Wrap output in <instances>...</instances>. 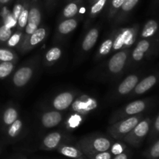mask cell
<instances>
[{
    "instance_id": "1",
    "label": "cell",
    "mask_w": 159,
    "mask_h": 159,
    "mask_svg": "<svg viewBox=\"0 0 159 159\" xmlns=\"http://www.w3.org/2000/svg\"><path fill=\"white\" fill-rule=\"evenodd\" d=\"M159 53V36L149 39H140L131 49L127 68L140 65L156 57Z\"/></svg>"
},
{
    "instance_id": "2",
    "label": "cell",
    "mask_w": 159,
    "mask_h": 159,
    "mask_svg": "<svg viewBox=\"0 0 159 159\" xmlns=\"http://www.w3.org/2000/svg\"><path fill=\"white\" fill-rule=\"evenodd\" d=\"M130 51L131 48H124L113 53L96 74L104 79H116L120 76L127 68Z\"/></svg>"
},
{
    "instance_id": "3",
    "label": "cell",
    "mask_w": 159,
    "mask_h": 159,
    "mask_svg": "<svg viewBox=\"0 0 159 159\" xmlns=\"http://www.w3.org/2000/svg\"><path fill=\"white\" fill-rule=\"evenodd\" d=\"M113 143V140L109 137L101 134H91L81 138L76 146L82 151L85 157H89L96 153L109 151Z\"/></svg>"
},
{
    "instance_id": "4",
    "label": "cell",
    "mask_w": 159,
    "mask_h": 159,
    "mask_svg": "<svg viewBox=\"0 0 159 159\" xmlns=\"http://www.w3.org/2000/svg\"><path fill=\"white\" fill-rule=\"evenodd\" d=\"M153 105H155V99L152 98L132 101L127 105L118 109L112 114L110 119V124H113L120 120L143 113V112L148 110Z\"/></svg>"
},
{
    "instance_id": "5",
    "label": "cell",
    "mask_w": 159,
    "mask_h": 159,
    "mask_svg": "<svg viewBox=\"0 0 159 159\" xmlns=\"http://www.w3.org/2000/svg\"><path fill=\"white\" fill-rule=\"evenodd\" d=\"M40 55H37L23 64L14 73L12 83L16 88H23L34 78L40 65Z\"/></svg>"
},
{
    "instance_id": "6",
    "label": "cell",
    "mask_w": 159,
    "mask_h": 159,
    "mask_svg": "<svg viewBox=\"0 0 159 159\" xmlns=\"http://www.w3.org/2000/svg\"><path fill=\"white\" fill-rule=\"evenodd\" d=\"M144 117V114L140 113V114L116 121L110 124V126L107 129V133L110 138L118 140V141H122L123 138L126 135L128 134L133 130L134 127Z\"/></svg>"
},
{
    "instance_id": "7",
    "label": "cell",
    "mask_w": 159,
    "mask_h": 159,
    "mask_svg": "<svg viewBox=\"0 0 159 159\" xmlns=\"http://www.w3.org/2000/svg\"><path fill=\"white\" fill-rule=\"evenodd\" d=\"M139 32L140 26L138 24L116 30L112 52L115 53L124 48H131L138 39Z\"/></svg>"
},
{
    "instance_id": "8",
    "label": "cell",
    "mask_w": 159,
    "mask_h": 159,
    "mask_svg": "<svg viewBox=\"0 0 159 159\" xmlns=\"http://www.w3.org/2000/svg\"><path fill=\"white\" fill-rule=\"evenodd\" d=\"M152 121L153 118L144 117L128 134L123 138L122 141L133 148H140L148 135Z\"/></svg>"
},
{
    "instance_id": "9",
    "label": "cell",
    "mask_w": 159,
    "mask_h": 159,
    "mask_svg": "<svg viewBox=\"0 0 159 159\" xmlns=\"http://www.w3.org/2000/svg\"><path fill=\"white\" fill-rule=\"evenodd\" d=\"M41 9H40L38 2L37 0H31L30 3L28 22L26 27L23 30L22 40L34 34L40 27V25L41 23Z\"/></svg>"
},
{
    "instance_id": "10",
    "label": "cell",
    "mask_w": 159,
    "mask_h": 159,
    "mask_svg": "<svg viewBox=\"0 0 159 159\" xmlns=\"http://www.w3.org/2000/svg\"><path fill=\"white\" fill-rule=\"evenodd\" d=\"M98 107H99V102L97 99L88 95H82L75 98L69 108L73 113L85 116L93 110H96Z\"/></svg>"
},
{
    "instance_id": "11",
    "label": "cell",
    "mask_w": 159,
    "mask_h": 159,
    "mask_svg": "<svg viewBox=\"0 0 159 159\" xmlns=\"http://www.w3.org/2000/svg\"><path fill=\"white\" fill-rule=\"evenodd\" d=\"M48 35V30L44 26H40L34 34L21 40L18 46L19 51L21 54L30 52L38 44L43 41Z\"/></svg>"
},
{
    "instance_id": "12",
    "label": "cell",
    "mask_w": 159,
    "mask_h": 159,
    "mask_svg": "<svg viewBox=\"0 0 159 159\" xmlns=\"http://www.w3.org/2000/svg\"><path fill=\"white\" fill-rule=\"evenodd\" d=\"M142 75V73H134V74H130L127 75L125 79H124V80H122L118 84L116 88L113 91V99H116L118 98L129 96L135 88L137 84L141 79Z\"/></svg>"
},
{
    "instance_id": "13",
    "label": "cell",
    "mask_w": 159,
    "mask_h": 159,
    "mask_svg": "<svg viewBox=\"0 0 159 159\" xmlns=\"http://www.w3.org/2000/svg\"><path fill=\"white\" fill-rule=\"evenodd\" d=\"M158 83H159V70L142 78L137 84L132 93L129 95V97L134 98L141 96L152 89Z\"/></svg>"
},
{
    "instance_id": "14",
    "label": "cell",
    "mask_w": 159,
    "mask_h": 159,
    "mask_svg": "<svg viewBox=\"0 0 159 159\" xmlns=\"http://www.w3.org/2000/svg\"><path fill=\"white\" fill-rule=\"evenodd\" d=\"M68 138L61 131H53L48 134L42 139L40 144V148L44 151H54L57 148L59 145L66 143Z\"/></svg>"
},
{
    "instance_id": "15",
    "label": "cell",
    "mask_w": 159,
    "mask_h": 159,
    "mask_svg": "<svg viewBox=\"0 0 159 159\" xmlns=\"http://www.w3.org/2000/svg\"><path fill=\"white\" fill-rule=\"evenodd\" d=\"M77 96L78 93L75 91L62 92L53 98L51 105L54 110L65 111L71 107Z\"/></svg>"
},
{
    "instance_id": "16",
    "label": "cell",
    "mask_w": 159,
    "mask_h": 159,
    "mask_svg": "<svg viewBox=\"0 0 159 159\" xmlns=\"http://www.w3.org/2000/svg\"><path fill=\"white\" fill-rule=\"evenodd\" d=\"M40 120V124L44 128H54L62 122L63 114L58 110H50L42 113Z\"/></svg>"
},
{
    "instance_id": "17",
    "label": "cell",
    "mask_w": 159,
    "mask_h": 159,
    "mask_svg": "<svg viewBox=\"0 0 159 159\" xmlns=\"http://www.w3.org/2000/svg\"><path fill=\"white\" fill-rule=\"evenodd\" d=\"M99 32H100L99 26H95L86 33L81 44V49L84 53L89 52L93 49L99 38Z\"/></svg>"
},
{
    "instance_id": "18",
    "label": "cell",
    "mask_w": 159,
    "mask_h": 159,
    "mask_svg": "<svg viewBox=\"0 0 159 159\" xmlns=\"http://www.w3.org/2000/svg\"><path fill=\"white\" fill-rule=\"evenodd\" d=\"M79 18H70L61 20L57 28V37L58 38H62L69 35L77 28L79 25Z\"/></svg>"
},
{
    "instance_id": "19",
    "label": "cell",
    "mask_w": 159,
    "mask_h": 159,
    "mask_svg": "<svg viewBox=\"0 0 159 159\" xmlns=\"http://www.w3.org/2000/svg\"><path fill=\"white\" fill-rule=\"evenodd\" d=\"M140 39H149L159 36V20L152 19L144 23L139 33Z\"/></svg>"
},
{
    "instance_id": "20",
    "label": "cell",
    "mask_w": 159,
    "mask_h": 159,
    "mask_svg": "<svg viewBox=\"0 0 159 159\" xmlns=\"http://www.w3.org/2000/svg\"><path fill=\"white\" fill-rule=\"evenodd\" d=\"M116 30H113L107 38L104 40V41L99 46V49L96 51L95 54V61H99L105 57L106 56L108 55L109 54L112 53V49H113V41H114L115 36H116Z\"/></svg>"
},
{
    "instance_id": "21",
    "label": "cell",
    "mask_w": 159,
    "mask_h": 159,
    "mask_svg": "<svg viewBox=\"0 0 159 159\" xmlns=\"http://www.w3.org/2000/svg\"><path fill=\"white\" fill-rule=\"evenodd\" d=\"M139 1L140 0H124V2L123 3L122 6L115 16V24L117 25L122 23L124 21V20L127 18V16L129 15V13L138 5Z\"/></svg>"
},
{
    "instance_id": "22",
    "label": "cell",
    "mask_w": 159,
    "mask_h": 159,
    "mask_svg": "<svg viewBox=\"0 0 159 159\" xmlns=\"http://www.w3.org/2000/svg\"><path fill=\"white\" fill-rule=\"evenodd\" d=\"M56 151L61 155L73 159L79 158L84 155L82 151L77 146L71 145V144H68L67 143H63L61 145H59L57 148L56 149Z\"/></svg>"
},
{
    "instance_id": "23",
    "label": "cell",
    "mask_w": 159,
    "mask_h": 159,
    "mask_svg": "<svg viewBox=\"0 0 159 159\" xmlns=\"http://www.w3.org/2000/svg\"><path fill=\"white\" fill-rule=\"evenodd\" d=\"M81 9H82V0H73L64 8L61 20H64L66 19L74 18L78 15L79 12H80Z\"/></svg>"
},
{
    "instance_id": "24",
    "label": "cell",
    "mask_w": 159,
    "mask_h": 159,
    "mask_svg": "<svg viewBox=\"0 0 159 159\" xmlns=\"http://www.w3.org/2000/svg\"><path fill=\"white\" fill-rule=\"evenodd\" d=\"M62 56V49L59 47H52L50 48L44 55V65L51 66L55 64Z\"/></svg>"
},
{
    "instance_id": "25",
    "label": "cell",
    "mask_w": 159,
    "mask_h": 159,
    "mask_svg": "<svg viewBox=\"0 0 159 159\" xmlns=\"http://www.w3.org/2000/svg\"><path fill=\"white\" fill-rule=\"evenodd\" d=\"M30 2H25L24 7L23 11L20 13L16 23L17 30L23 31L24 28L26 27L28 22V16H29V10H30Z\"/></svg>"
},
{
    "instance_id": "26",
    "label": "cell",
    "mask_w": 159,
    "mask_h": 159,
    "mask_svg": "<svg viewBox=\"0 0 159 159\" xmlns=\"http://www.w3.org/2000/svg\"><path fill=\"white\" fill-rule=\"evenodd\" d=\"M23 129V122L22 120L17 119L16 120L14 121L11 125L9 126L7 133L9 138L11 139H16L21 134Z\"/></svg>"
},
{
    "instance_id": "27",
    "label": "cell",
    "mask_w": 159,
    "mask_h": 159,
    "mask_svg": "<svg viewBox=\"0 0 159 159\" xmlns=\"http://www.w3.org/2000/svg\"><path fill=\"white\" fill-rule=\"evenodd\" d=\"M107 2V0H97L93 3L91 8H90L89 13V20L87 21V24H89L92 20L96 18V16L103 9Z\"/></svg>"
},
{
    "instance_id": "28",
    "label": "cell",
    "mask_w": 159,
    "mask_h": 159,
    "mask_svg": "<svg viewBox=\"0 0 159 159\" xmlns=\"http://www.w3.org/2000/svg\"><path fill=\"white\" fill-rule=\"evenodd\" d=\"M143 156L147 159H159V138L144 151Z\"/></svg>"
},
{
    "instance_id": "29",
    "label": "cell",
    "mask_w": 159,
    "mask_h": 159,
    "mask_svg": "<svg viewBox=\"0 0 159 159\" xmlns=\"http://www.w3.org/2000/svg\"><path fill=\"white\" fill-rule=\"evenodd\" d=\"M159 138V113L155 119H153L152 126H151L150 131L148 135V142L152 144L157 138Z\"/></svg>"
},
{
    "instance_id": "30",
    "label": "cell",
    "mask_w": 159,
    "mask_h": 159,
    "mask_svg": "<svg viewBox=\"0 0 159 159\" xmlns=\"http://www.w3.org/2000/svg\"><path fill=\"white\" fill-rule=\"evenodd\" d=\"M19 118V113L14 107H9L3 113V122L6 125L9 126Z\"/></svg>"
},
{
    "instance_id": "31",
    "label": "cell",
    "mask_w": 159,
    "mask_h": 159,
    "mask_svg": "<svg viewBox=\"0 0 159 159\" xmlns=\"http://www.w3.org/2000/svg\"><path fill=\"white\" fill-rule=\"evenodd\" d=\"M82 120H83V119H82V115L79 114V113H73V114L71 115L67 119L66 122H65V126H66L67 129H68V130H75V129L79 127V125L82 124Z\"/></svg>"
},
{
    "instance_id": "32",
    "label": "cell",
    "mask_w": 159,
    "mask_h": 159,
    "mask_svg": "<svg viewBox=\"0 0 159 159\" xmlns=\"http://www.w3.org/2000/svg\"><path fill=\"white\" fill-rule=\"evenodd\" d=\"M16 62L2 61L0 62V79H4L9 76L15 68Z\"/></svg>"
},
{
    "instance_id": "33",
    "label": "cell",
    "mask_w": 159,
    "mask_h": 159,
    "mask_svg": "<svg viewBox=\"0 0 159 159\" xmlns=\"http://www.w3.org/2000/svg\"><path fill=\"white\" fill-rule=\"evenodd\" d=\"M18 60L16 54L10 49L0 48V62L2 61H14Z\"/></svg>"
},
{
    "instance_id": "34",
    "label": "cell",
    "mask_w": 159,
    "mask_h": 159,
    "mask_svg": "<svg viewBox=\"0 0 159 159\" xmlns=\"http://www.w3.org/2000/svg\"><path fill=\"white\" fill-rule=\"evenodd\" d=\"M124 2V0H111L110 9H109L108 11L109 19L112 20V19L115 18L118 11L120 10V9Z\"/></svg>"
},
{
    "instance_id": "35",
    "label": "cell",
    "mask_w": 159,
    "mask_h": 159,
    "mask_svg": "<svg viewBox=\"0 0 159 159\" xmlns=\"http://www.w3.org/2000/svg\"><path fill=\"white\" fill-rule=\"evenodd\" d=\"M126 149H127L126 143H124L123 141H116V142H113L112 144L111 147L110 148V152H111L113 156H115V155H117L123 153Z\"/></svg>"
},
{
    "instance_id": "36",
    "label": "cell",
    "mask_w": 159,
    "mask_h": 159,
    "mask_svg": "<svg viewBox=\"0 0 159 159\" xmlns=\"http://www.w3.org/2000/svg\"><path fill=\"white\" fill-rule=\"evenodd\" d=\"M23 31L17 30L16 32L12 34L10 38L7 41L8 46L10 48H15V47L19 46L22 40V37H23Z\"/></svg>"
},
{
    "instance_id": "37",
    "label": "cell",
    "mask_w": 159,
    "mask_h": 159,
    "mask_svg": "<svg viewBox=\"0 0 159 159\" xmlns=\"http://www.w3.org/2000/svg\"><path fill=\"white\" fill-rule=\"evenodd\" d=\"M12 34V30L11 28L7 27L3 25L0 27V41L7 42Z\"/></svg>"
},
{
    "instance_id": "38",
    "label": "cell",
    "mask_w": 159,
    "mask_h": 159,
    "mask_svg": "<svg viewBox=\"0 0 159 159\" xmlns=\"http://www.w3.org/2000/svg\"><path fill=\"white\" fill-rule=\"evenodd\" d=\"M113 155L110 150L107 151V152H99V153H96L95 155H90V156L86 157L87 159H112L113 158Z\"/></svg>"
},
{
    "instance_id": "39",
    "label": "cell",
    "mask_w": 159,
    "mask_h": 159,
    "mask_svg": "<svg viewBox=\"0 0 159 159\" xmlns=\"http://www.w3.org/2000/svg\"><path fill=\"white\" fill-rule=\"evenodd\" d=\"M25 2L26 1H23V2H17L16 4L14 6L13 9H12V16L14 17V19L16 20V21H17V20H18V18H19V16H20L21 12L23 11V7H24Z\"/></svg>"
},
{
    "instance_id": "40",
    "label": "cell",
    "mask_w": 159,
    "mask_h": 159,
    "mask_svg": "<svg viewBox=\"0 0 159 159\" xmlns=\"http://www.w3.org/2000/svg\"><path fill=\"white\" fill-rule=\"evenodd\" d=\"M16 23L17 21L14 19L12 13H10V12H8L7 14L4 16V25L7 26V27L12 29V27L16 26Z\"/></svg>"
},
{
    "instance_id": "41",
    "label": "cell",
    "mask_w": 159,
    "mask_h": 159,
    "mask_svg": "<svg viewBox=\"0 0 159 159\" xmlns=\"http://www.w3.org/2000/svg\"><path fill=\"white\" fill-rule=\"evenodd\" d=\"M130 152H129V150L126 149L123 153L120 154V155H115V156L113 157L112 159H130Z\"/></svg>"
},
{
    "instance_id": "42",
    "label": "cell",
    "mask_w": 159,
    "mask_h": 159,
    "mask_svg": "<svg viewBox=\"0 0 159 159\" xmlns=\"http://www.w3.org/2000/svg\"><path fill=\"white\" fill-rule=\"evenodd\" d=\"M16 159H27V158H26V156H25V155H18L16 158Z\"/></svg>"
},
{
    "instance_id": "43",
    "label": "cell",
    "mask_w": 159,
    "mask_h": 159,
    "mask_svg": "<svg viewBox=\"0 0 159 159\" xmlns=\"http://www.w3.org/2000/svg\"><path fill=\"white\" fill-rule=\"evenodd\" d=\"M11 0H0V3L1 4H6V3H8Z\"/></svg>"
},
{
    "instance_id": "44",
    "label": "cell",
    "mask_w": 159,
    "mask_h": 159,
    "mask_svg": "<svg viewBox=\"0 0 159 159\" xmlns=\"http://www.w3.org/2000/svg\"><path fill=\"white\" fill-rule=\"evenodd\" d=\"M76 159H87V158L85 156V155H83V156L80 157V158H76Z\"/></svg>"
},
{
    "instance_id": "45",
    "label": "cell",
    "mask_w": 159,
    "mask_h": 159,
    "mask_svg": "<svg viewBox=\"0 0 159 159\" xmlns=\"http://www.w3.org/2000/svg\"><path fill=\"white\" fill-rule=\"evenodd\" d=\"M96 1H97V0H90V2H91L92 3H93V2H95Z\"/></svg>"
},
{
    "instance_id": "46",
    "label": "cell",
    "mask_w": 159,
    "mask_h": 159,
    "mask_svg": "<svg viewBox=\"0 0 159 159\" xmlns=\"http://www.w3.org/2000/svg\"><path fill=\"white\" fill-rule=\"evenodd\" d=\"M68 1H71H71H73V0H68Z\"/></svg>"
}]
</instances>
